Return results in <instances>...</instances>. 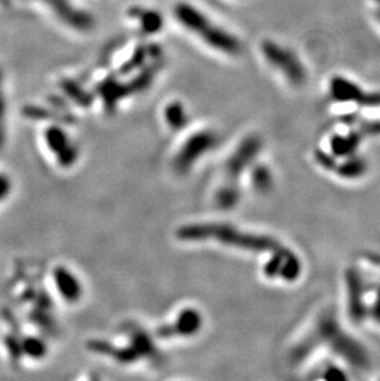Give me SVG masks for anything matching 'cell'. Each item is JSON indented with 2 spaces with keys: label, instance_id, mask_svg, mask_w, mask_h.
Returning a JSON list of instances; mask_svg holds the SVG:
<instances>
[{
  "label": "cell",
  "instance_id": "cell-1",
  "mask_svg": "<svg viewBox=\"0 0 380 381\" xmlns=\"http://www.w3.org/2000/svg\"><path fill=\"white\" fill-rule=\"evenodd\" d=\"M319 352L342 360L357 375L367 373L372 366L370 353L356 337L353 329L344 324L331 306L317 313L312 329L294 347L291 357L299 364Z\"/></svg>",
  "mask_w": 380,
  "mask_h": 381
},
{
  "label": "cell",
  "instance_id": "cell-2",
  "mask_svg": "<svg viewBox=\"0 0 380 381\" xmlns=\"http://www.w3.org/2000/svg\"><path fill=\"white\" fill-rule=\"evenodd\" d=\"M175 20L201 43L217 52L233 56L241 52L242 43L238 36L212 22L204 11L189 1H178L173 9Z\"/></svg>",
  "mask_w": 380,
  "mask_h": 381
},
{
  "label": "cell",
  "instance_id": "cell-3",
  "mask_svg": "<svg viewBox=\"0 0 380 381\" xmlns=\"http://www.w3.org/2000/svg\"><path fill=\"white\" fill-rule=\"evenodd\" d=\"M178 239L182 241H205V239H217L220 244H227L236 248L246 249L252 252H264V251H275L282 246L268 236L252 234V233L238 231V228L228 225H188L183 226L177 231Z\"/></svg>",
  "mask_w": 380,
  "mask_h": 381
},
{
  "label": "cell",
  "instance_id": "cell-4",
  "mask_svg": "<svg viewBox=\"0 0 380 381\" xmlns=\"http://www.w3.org/2000/svg\"><path fill=\"white\" fill-rule=\"evenodd\" d=\"M314 159L322 170L349 186H357L365 181L370 175V162L362 154L333 158L322 149H317L314 154Z\"/></svg>",
  "mask_w": 380,
  "mask_h": 381
},
{
  "label": "cell",
  "instance_id": "cell-5",
  "mask_svg": "<svg viewBox=\"0 0 380 381\" xmlns=\"http://www.w3.org/2000/svg\"><path fill=\"white\" fill-rule=\"evenodd\" d=\"M261 52L265 62L270 64L272 68L280 72L291 84H304L307 80V68L301 62L299 56L291 48L285 47L282 43L275 40H263L261 43Z\"/></svg>",
  "mask_w": 380,
  "mask_h": 381
},
{
  "label": "cell",
  "instance_id": "cell-6",
  "mask_svg": "<svg viewBox=\"0 0 380 381\" xmlns=\"http://www.w3.org/2000/svg\"><path fill=\"white\" fill-rule=\"evenodd\" d=\"M40 142L43 152H46L48 158L53 159L59 168L68 170L80 157L78 149L68 133L54 122L43 128L40 135Z\"/></svg>",
  "mask_w": 380,
  "mask_h": 381
},
{
  "label": "cell",
  "instance_id": "cell-7",
  "mask_svg": "<svg viewBox=\"0 0 380 381\" xmlns=\"http://www.w3.org/2000/svg\"><path fill=\"white\" fill-rule=\"evenodd\" d=\"M219 142L217 133L204 130L196 133L185 141L175 159V168L180 173H185L191 168L194 162L200 158L203 154L212 151Z\"/></svg>",
  "mask_w": 380,
  "mask_h": 381
},
{
  "label": "cell",
  "instance_id": "cell-8",
  "mask_svg": "<svg viewBox=\"0 0 380 381\" xmlns=\"http://www.w3.org/2000/svg\"><path fill=\"white\" fill-rule=\"evenodd\" d=\"M43 1L48 9L52 11L53 15L64 22L71 29L77 31H90L94 27L95 20L93 15L80 9L74 4L72 0H40Z\"/></svg>",
  "mask_w": 380,
  "mask_h": 381
},
{
  "label": "cell",
  "instance_id": "cell-9",
  "mask_svg": "<svg viewBox=\"0 0 380 381\" xmlns=\"http://www.w3.org/2000/svg\"><path fill=\"white\" fill-rule=\"evenodd\" d=\"M262 147V142L257 136H249L243 140L238 149L233 152V157L228 158L225 165V174L228 183L235 184L236 180L242 175L246 170L256 158Z\"/></svg>",
  "mask_w": 380,
  "mask_h": 381
},
{
  "label": "cell",
  "instance_id": "cell-10",
  "mask_svg": "<svg viewBox=\"0 0 380 381\" xmlns=\"http://www.w3.org/2000/svg\"><path fill=\"white\" fill-rule=\"evenodd\" d=\"M51 283L54 290L64 302L77 304L83 297V286L78 276L64 265H54L51 271Z\"/></svg>",
  "mask_w": 380,
  "mask_h": 381
},
{
  "label": "cell",
  "instance_id": "cell-11",
  "mask_svg": "<svg viewBox=\"0 0 380 381\" xmlns=\"http://www.w3.org/2000/svg\"><path fill=\"white\" fill-rule=\"evenodd\" d=\"M363 142V135L349 130L346 133H335L328 138V149H320L330 154L333 158H342L353 154H360V147Z\"/></svg>",
  "mask_w": 380,
  "mask_h": 381
},
{
  "label": "cell",
  "instance_id": "cell-12",
  "mask_svg": "<svg viewBox=\"0 0 380 381\" xmlns=\"http://www.w3.org/2000/svg\"><path fill=\"white\" fill-rule=\"evenodd\" d=\"M96 93L101 96L106 112H112L120 101L131 96V90L127 82L119 80V75H109L96 87Z\"/></svg>",
  "mask_w": 380,
  "mask_h": 381
},
{
  "label": "cell",
  "instance_id": "cell-13",
  "mask_svg": "<svg viewBox=\"0 0 380 381\" xmlns=\"http://www.w3.org/2000/svg\"><path fill=\"white\" fill-rule=\"evenodd\" d=\"M201 324L203 320L200 313L194 308H187L180 313L175 324L162 326L157 334L162 338H169L175 336H191L201 329Z\"/></svg>",
  "mask_w": 380,
  "mask_h": 381
},
{
  "label": "cell",
  "instance_id": "cell-14",
  "mask_svg": "<svg viewBox=\"0 0 380 381\" xmlns=\"http://www.w3.org/2000/svg\"><path fill=\"white\" fill-rule=\"evenodd\" d=\"M127 15L138 22L143 35L154 36L163 30L164 17L159 10L146 6H133L127 11Z\"/></svg>",
  "mask_w": 380,
  "mask_h": 381
},
{
  "label": "cell",
  "instance_id": "cell-15",
  "mask_svg": "<svg viewBox=\"0 0 380 381\" xmlns=\"http://www.w3.org/2000/svg\"><path fill=\"white\" fill-rule=\"evenodd\" d=\"M148 59L154 61L151 54V47L146 45H138V47L133 50L131 57L126 59L122 67L119 69V75H129L132 72H136L138 69L143 68L147 64Z\"/></svg>",
  "mask_w": 380,
  "mask_h": 381
},
{
  "label": "cell",
  "instance_id": "cell-16",
  "mask_svg": "<svg viewBox=\"0 0 380 381\" xmlns=\"http://www.w3.org/2000/svg\"><path fill=\"white\" fill-rule=\"evenodd\" d=\"M164 120L172 130L175 131L183 130L189 121V117L187 114L183 103L175 100L167 104L164 107Z\"/></svg>",
  "mask_w": 380,
  "mask_h": 381
},
{
  "label": "cell",
  "instance_id": "cell-17",
  "mask_svg": "<svg viewBox=\"0 0 380 381\" xmlns=\"http://www.w3.org/2000/svg\"><path fill=\"white\" fill-rule=\"evenodd\" d=\"M61 89L64 90L66 96H68L69 99H72L74 103H77L80 106H89L93 101V96L88 93L87 90L78 84L73 80H64L61 82Z\"/></svg>",
  "mask_w": 380,
  "mask_h": 381
},
{
  "label": "cell",
  "instance_id": "cell-18",
  "mask_svg": "<svg viewBox=\"0 0 380 381\" xmlns=\"http://www.w3.org/2000/svg\"><path fill=\"white\" fill-rule=\"evenodd\" d=\"M15 194V179L9 170L0 165V209L6 207Z\"/></svg>",
  "mask_w": 380,
  "mask_h": 381
},
{
  "label": "cell",
  "instance_id": "cell-19",
  "mask_svg": "<svg viewBox=\"0 0 380 381\" xmlns=\"http://www.w3.org/2000/svg\"><path fill=\"white\" fill-rule=\"evenodd\" d=\"M238 199H240V194H238L236 184L227 183L226 186L219 191L217 195V204L221 209L227 210V209H233L238 204Z\"/></svg>",
  "mask_w": 380,
  "mask_h": 381
},
{
  "label": "cell",
  "instance_id": "cell-20",
  "mask_svg": "<svg viewBox=\"0 0 380 381\" xmlns=\"http://www.w3.org/2000/svg\"><path fill=\"white\" fill-rule=\"evenodd\" d=\"M254 186L257 190L268 191L273 186V179L270 170L265 167H258L254 170Z\"/></svg>",
  "mask_w": 380,
  "mask_h": 381
},
{
  "label": "cell",
  "instance_id": "cell-21",
  "mask_svg": "<svg viewBox=\"0 0 380 381\" xmlns=\"http://www.w3.org/2000/svg\"><path fill=\"white\" fill-rule=\"evenodd\" d=\"M6 101L4 96V91L1 88V75H0V147L4 146L6 141Z\"/></svg>",
  "mask_w": 380,
  "mask_h": 381
}]
</instances>
